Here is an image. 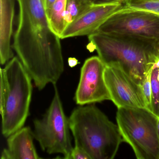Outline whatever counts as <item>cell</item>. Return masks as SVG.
Here are the masks:
<instances>
[{
    "instance_id": "cell-11",
    "label": "cell",
    "mask_w": 159,
    "mask_h": 159,
    "mask_svg": "<svg viewBox=\"0 0 159 159\" xmlns=\"http://www.w3.org/2000/svg\"><path fill=\"white\" fill-rule=\"evenodd\" d=\"M33 131L23 127L7 139V148L2 152L1 159H39L33 143Z\"/></svg>"
},
{
    "instance_id": "cell-19",
    "label": "cell",
    "mask_w": 159,
    "mask_h": 159,
    "mask_svg": "<svg viewBox=\"0 0 159 159\" xmlns=\"http://www.w3.org/2000/svg\"><path fill=\"white\" fill-rule=\"evenodd\" d=\"M93 6L124 3L125 0H87Z\"/></svg>"
},
{
    "instance_id": "cell-13",
    "label": "cell",
    "mask_w": 159,
    "mask_h": 159,
    "mask_svg": "<svg viewBox=\"0 0 159 159\" xmlns=\"http://www.w3.org/2000/svg\"><path fill=\"white\" fill-rule=\"evenodd\" d=\"M66 1L67 0H56L48 18L52 29L60 38L66 28L64 16Z\"/></svg>"
},
{
    "instance_id": "cell-16",
    "label": "cell",
    "mask_w": 159,
    "mask_h": 159,
    "mask_svg": "<svg viewBox=\"0 0 159 159\" xmlns=\"http://www.w3.org/2000/svg\"><path fill=\"white\" fill-rule=\"evenodd\" d=\"M151 111L159 118V68H152L151 73Z\"/></svg>"
},
{
    "instance_id": "cell-6",
    "label": "cell",
    "mask_w": 159,
    "mask_h": 159,
    "mask_svg": "<svg viewBox=\"0 0 159 159\" xmlns=\"http://www.w3.org/2000/svg\"><path fill=\"white\" fill-rule=\"evenodd\" d=\"M52 101L43 117L33 121L34 139L43 151L48 154L61 153L69 159L73 147L69 120L64 112L56 85Z\"/></svg>"
},
{
    "instance_id": "cell-4",
    "label": "cell",
    "mask_w": 159,
    "mask_h": 159,
    "mask_svg": "<svg viewBox=\"0 0 159 159\" xmlns=\"http://www.w3.org/2000/svg\"><path fill=\"white\" fill-rule=\"evenodd\" d=\"M32 79L17 57L1 68L2 132L5 137L24 126L30 114Z\"/></svg>"
},
{
    "instance_id": "cell-22",
    "label": "cell",
    "mask_w": 159,
    "mask_h": 159,
    "mask_svg": "<svg viewBox=\"0 0 159 159\" xmlns=\"http://www.w3.org/2000/svg\"><path fill=\"white\" fill-rule=\"evenodd\" d=\"M157 131H158V136L159 138V118H158V122H157Z\"/></svg>"
},
{
    "instance_id": "cell-15",
    "label": "cell",
    "mask_w": 159,
    "mask_h": 159,
    "mask_svg": "<svg viewBox=\"0 0 159 159\" xmlns=\"http://www.w3.org/2000/svg\"><path fill=\"white\" fill-rule=\"evenodd\" d=\"M124 5L136 10H143L159 15V0H125Z\"/></svg>"
},
{
    "instance_id": "cell-3",
    "label": "cell",
    "mask_w": 159,
    "mask_h": 159,
    "mask_svg": "<svg viewBox=\"0 0 159 159\" xmlns=\"http://www.w3.org/2000/svg\"><path fill=\"white\" fill-rule=\"evenodd\" d=\"M75 146L91 159H113L123 140L117 125L94 104L80 106L69 118Z\"/></svg>"
},
{
    "instance_id": "cell-10",
    "label": "cell",
    "mask_w": 159,
    "mask_h": 159,
    "mask_svg": "<svg viewBox=\"0 0 159 159\" xmlns=\"http://www.w3.org/2000/svg\"><path fill=\"white\" fill-rule=\"evenodd\" d=\"M123 3L93 6L78 18L69 24L61 39L91 35L114 13L123 7Z\"/></svg>"
},
{
    "instance_id": "cell-17",
    "label": "cell",
    "mask_w": 159,
    "mask_h": 159,
    "mask_svg": "<svg viewBox=\"0 0 159 159\" xmlns=\"http://www.w3.org/2000/svg\"><path fill=\"white\" fill-rule=\"evenodd\" d=\"M152 69L147 73L145 80L142 84V91L146 101V107L147 109L151 111L152 106V86L151 73Z\"/></svg>"
},
{
    "instance_id": "cell-21",
    "label": "cell",
    "mask_w": 159,
    "mask_h": 159,
    "mask_svg": "<svg viewBox=\"0 0 159 159\" xmlns=\"http://www.w3.org/2000/svg\"><path fill=\"white\" fill-rule=\"evenodd\" d=\"M68 63L69 66L71 68L74 67L80 63L78 59H76L75 57L69 58L68 60Z\"/></svg>"
},
{
    "instance_id": "cell-12",
    "label": "cell",
    "mask_w": 159,
    "mask_h": 159,
    "mask_svg": "<svg viewBox=\"0 0 159 159\" xmlns=\"http://www.w3.org/2000/svg\"><path fill=\"white\" fill-rule=\"evenodd\" d=\"M15 0H1L0 62L3 65L14 57L11 39L15 15Z\"/></svg>"
},
{
    "instance_id": "cell-23",
    "label": "cell",
    "mask_w": 159,
    "mask_h": 159,
    "mask_svg": "<svg viewBox=\"0 0 159 159\" xmlns=\"http://www.w3.org/2000/svg\"><path fill=\"white\" fill-rule=\"evenodd\" d=\"M156 48H157V50L159 53V41L157 42L156 44Z\"/></svg>"
},
{
    "instance_id": "cell-14",
    "label": "cell",
    "mask_w": 159,
    "mask_h": 159,
    "mask_svg": "<svg viewBox=\"0 0 159 159\" xmlns=\"http://www.w3.org/2000/svg\"><path fill=\"white\" fill-rule=\"evenodd\" d=\"M93 6L87 0H67L64 21L66 27Z\"/></svg>"
},
{
    "instance_id": "cell-1",
    "label": "cell",
    "mask_w": 159,
    "mask_h": 159,
    "mask_svg": "<svg viewBox=\"0 0 159 159\" xmlns=\"http://www.w3.org/2000/svg\"><path fill=\"white\" fill-rule=\"evenodd\" d=\"M19 6L13 48L41 91L56 85L64 71L60 37L51 28L42 0H16Z\"/></svg>"
},
{
    "instance_id": "cell-18",
    "label": "cell",
    "mask_w": 159,
    "mask_h": 159,
    "mask_svg": "<svg viewBox=\"0 0 159 159\" xmlns=\"http://www.w3.org/2000/svg\"><path fill=\"white\" fill-rule=\"evenodd\" d=\"M69 159H91L88 153L82 148L75 146L72 149Z\"/></svg>"
},
{
    "instance_id": "cell-20",
    "label": "cell",
    "mask_w": 159,
    "mask_h": 159,
    "mask_svg": "<svg viewBox=\"0 0 159 159\" xmlns=\"http://www.w3.org/2000/svg\"><path fill=\"white\" fill-rule=\"evenodd\" d=\"M55 1L56 0H42L43 4L48 18L50 16L52 7Z\"/></svg>"
},
{
    "instance_id": "cell-8",
    "label": "cell",
    "mask_w": 159,
    "mask_h": 159,
    "mask_svg": "<svg viewBox=\"0 0 159 159\" xmlns=\"http://www.w3.org/2000/svg\"><path fill=\"white\" fill-rule=\"evenodd\" d=\"M104 79L111 100L118 108H145L142 86L117 65H106Z\"/></svg>"
},
{
    "instance_id": "cell-9",
    "label": "cell",
    "mask_w": 159,
    "mask_h": 159,
    "mask_svg": "<svg viewBox=\"0 0 159 159\" xmlns=\"http://www.w3.org/2000/svg\"><path fill=\"white\" fill-rule=\"evenodd\" d=\"M106 67L98 56L85 60L81 69L80 82L74 97L77 105L84 106L111 100L104 79Z\"/></svg>"
},
{
    "instance_id": "cell-2",
    "label": "cell",
    "mask_w": 159,
    "mask_h": 159,
    "mask_svg": "<svg viewBox=\"0 0 159 159\" xmlns=\"http://www.w3.org/2000/svg\"><path fill=\"white\" fill-rule=\"evenodd\" d=\"M88 39L89 45L106 65H118L139 85L159 56L155 42L98 32L89 35Z\"/></svg>"
},
{
    "instance_id": "cell-5",
    "label": "cell",
    "mask_w": 159,
    "mask_h": 159,
    "mask_svg": "<svg viewBox=\"0 0 159 159\" xmlns=\"http://www.w3.org/2000/svg\"><path fill=\"white\" fill-rule=\"evenodd\" d=\"M158 117L145 108H118L116 121L123 141L138 159H159Z\"/></svg>"
},
{
    "instance_id": "cell-7",
    "label": "cell",
    "mask_w": 159,
    "mask_h": 159,
    "mask_svg": "<svg viewBox=\"0 0 159 159\" xmlns=\"http://www.w3.org/2000/svg\"><path fill=\"white\" fill-rule=\"evenodd\" d=\"M96 32L157 42L159 41V15L124 5L111 16Z\"/></svg>"
}]
</instances>
